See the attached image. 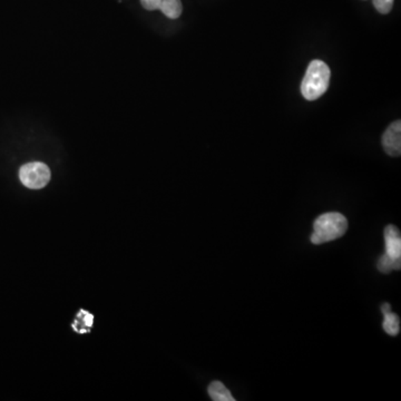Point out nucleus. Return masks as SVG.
<instances>
[{
  "mask_svg": "<svg viewBox=\"0 0 401 401\" xmlns=\"http://www.w3.org/2000/svg\"><path fill=\"white\" fill-rule=\"evenodd\" d=\"M347 217L338 212H329L317 217L313 223V233L311 235V242L319 245L322 243L331 242L344 236L347 232Z\"/></svg>",
  "mask_w": 401,
  "mask_h": 401,
  "instance_id": "f257e3e1",
  "label": "nucleus"
},
{
  "mask_svg": "<svg viewBox=\"0 0 401 401\" xmlns=\"http://www.w3.org/2000/svg\"><path fill=\"white\" fill-rule=\"evenodd\" d=\"M331 71L322 60H312L308 66L302 80L301 93L307 100H316L327 91L330 83Z\"/></svg>",
  "mask_w": 401,
  "mask_h": 401,
  "instance_id": "f03ea898",
  "label": "nucleus"
},
{
  "mask_svg": "<svg viewBox=\"0 0 401 401\" xmlns=\"http://www.w3.org/2000/svg\"><path fill=\"white\" fill-rule=\"evenodd\" d=\"M19 179L26 188L40 190L51 181V170L44 163H27L20 168Z\"/></svg>",
  "mask_w": 401,
  "mask_h": 401,
  "instance_id": "7ed1b4c3",
  "label": "nucleus"
},
{
  "mask_svg": "<svg viewBox=\"0 0 401 401\" xmlns=\"http://www.w3.org/2000/svg\"><path fill=\"white\" fill-rule=\"evenodd\" d=\"M382 146L388 155L400 157L401 154V122L395 121L386 130L382 136Z\"/></svg>",
  "mask_w": 401,
  "mask_h": 401,
  "instance_id": "20e7f679",
  "label": "nucleus"
},
{
  "mask_svg": "<svg viewBox=\"0 0 401 401\" xmlns=\"http://www.w3.org/2000/svg\"><path fill=\"white\" fill-rule=\"evenodd\" d=\"M384 254L390 259L401 261V235L400 231L395 225H388L384 229Z\"/></svg>",
  "mask_w": 401,
  "mask_h": 401,
  "instance_id": "39448f33",
  "label": "nucleus"
},
{
  "mask_svg": "<svg viewBox=\"0 0 401 401\" xmlns=\"http://www.w3.org/2000/svg\"><path fill=\"white\" fill-rule=\"evenodd\" d=\"M208 395L214 401H234L233 395H231L228 388L221 382H213L208 386Z\"/></svg>",
  "mask_w": 401,
  "mask_h": 401,
  "instance_id": "423d86ee",
  "label": "nucleus"
},
{
  "mask_svg": "<svg viewBox=\"0 0 401 401\" xmlns=\"http://www.w3.org/2000/svg\"><path fill=\"white\" fill-rule=\"evenodd\" d=\"M93 320H94L93 314L87 312V311L80 310V313L77 314L76 320H75L74 323H73V329H74L76 332H89L91 327H93Z\"/></svg>",
  "mask_w": 401,
  "mask_h": 401,
  "instance_id": "0eeeda50",
  "label": "nucleus"
},
{
  "mask_svg": "<svg viewBox=\"0 0 401 401\" xmlns=\"http://www.w3.org/2000/svg\"><path fill=\"white\" fill-rule=\"evenodd\" d=\"M159 9L166 17L177 19L182 14V3L181 0H162Z\"/></svg>",
  "mask_w": 401,
  "mask_h": 401,
  "instance_id": "6e6552de",
  "label": "nucleus"
},
{
  "mask_svg": "<svg viewBox=\"0 0 401 401\" xmlns=\"http://www.w3.org/2000/svg\"><path fill=\"white\" fill-rule=\"evenodd\" d=\"M384 330L389 335V336H398L399 331H400V320L399 317L395 313L390 312L384 314V323H382Z\"/></svg>",
  "mask_w": 401,
  "mask_h": 401,
  "instance_id": "1a4fd4ad",
  "label": "nucleus"
},
{
  "mask_svg": "<svg viewBox=\"0 0 401 401\" xmlns=\"http://www.w3.org/2000/svg\"><path fill=\"white\" fill-rule=\"evenodd\" d=\"M401 261L390 259L386 254H382L378 261V270L382 274H390L393 270H400Z\"/></svg>",
  "mask_w": 401,
  "mask_h": 401,
  "instance_id": "9d476101",
  "label": "nucleus"
},
{
  "mask_svg": "<svg viewBox=\"0 0 401 401\" xmlns=\"http://www.w3.org/2000/svg\"><path fill=\"white\" fill-rule=\"evenodd\" d=\"M373 6L380 14H389L393 6V0H373Z\"/></svg>",
  "mask_w": 401,
  "mask_h": 401,
  "instance_id": "9b49d317",
  "label": "nucleus"
},
{
  "mask_svg": "<svg viewBox=\"0 0 401 401\" xmlns=\"http://www.w3.org/2000/svg\"><path fill=\"white\" fill-rule=\"evenodd\" d=\"M142 6L148 10H157L161 6L162 0H141Z\"/></svg>",
  "mask_w": 401,
  "mask_h": 401,
  "instance_id": "f8f14e48",
  "label": "nucleus"
},
{
  "mask_svg": "<svg viewBox=\"0 0 401 401\" xmlns=\"http://www.w3.org/2000/svg\"><path fill=\"white\" fill-rule=\"evenodd\" d=\"M390 311H391V308H390L389 303H384V305H382V312L384 313V314L390 312Z\"/></svg>",
  "mask_w": 401,
  "mask_h": 401,
  "instance_id": "ddd939ff",
  "label": "nucleus"
}]
</instances>
